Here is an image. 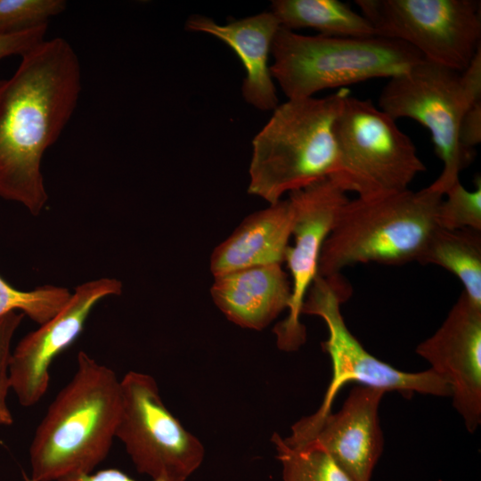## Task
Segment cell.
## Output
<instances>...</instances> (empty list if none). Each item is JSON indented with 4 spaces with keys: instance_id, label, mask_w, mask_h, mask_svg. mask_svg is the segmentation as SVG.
<instances>
[{
    "instance_id": "obj_1",
    "label": "cell",
    "mask_w": 481,
    "mask_h": 481,
    "mask_svg": "<svg viewBox=\"0 0 481 481\" xmlns=\"http://www.w3.org/2000/svg\"><path fill=\"white\" fill-rule=\"evenodd\" d=\"M80 91L78 58L64 38L45 39L21 56L0 91L1 198L36 216L45 208L42 159L68 124Z\"/></svg>"
},
{
    "instance_id": "obj_2",
    "label": "cell",
    "mask_w": 481,
    "mask_h": 481,
    "mask_svg": "<svg viewBox=\"0 0 481 481\" xmlns=\"http://www.w3.org/2000/svg\"><path fill=\"white\" fill-rule=\"evenodd\" d=\"M120 379L84 351L71 379L38 424L29 446L30 477L59 481L91 473L107 457L120 417Z\"/></svg>"
},
{
    "instance_id": "obj_3",
    "label": "cell",
    "mask_w": 481,
    "mask_h": 481,
    "mask_svg": "<svg viewBox=\"0 0 481 481\" xmlns=\"http://www.w3.org/2000/svg\"><path fill=\"white\" fill-rule=\"evenodd\" d=\"M346 87L325 97L288 99L252 141L248 192L271 204L338 169L334 125Z\"/></svg>"
},
{
    "instance_id": "obj_4",
    "label": "cell",
    "mask_w": 481,
    "mask_h": 481,
    "mask_svg": "<svg viewBox=\"0 0 481 481\" xmlns=\"http://www.w3.org/2000/svg\"><path fill=\"white\" fill-rule=\"evenodd\" d=\"M443 197L428 186L417 192L408 189L379 198L348 200L322 246L318 275H339L357 264L417 262L438 227Z\"/></svg>"
},
{
    "instance_id": "obj_5",
    "label": "cell",
    "mask_w": 481,
    "mask_h": 481,
    "mask_svg": "<svg viewBox=\"0 0 481 481\" xmlns=\"http://www.w3.org/2000/svg\"><path fill=\"white\" fill-rule=\"evenodd\" d=\"M270 66L288 99L313 97L330 88L402 75L424 61L409 45L379 36H305L280 27Z\"/></svg>"
},
{
    "instance_id": "obj_6",
    "label": "cell",
    "mask_w": 481,
    "mask_h": 481,
    "mask_svg": "<svg viewBox=\"0 0 481 481\" xmlns=\"http://www.w3.org/2000/svg\"><path fill=\"white\" fill-rule=\"evenodd\" d=\"M481 100V48L463 71L424 60L409 71L389 78L379 97V108L393 119L411 118L431 134L436 155L443 163L439 176L428 187L444 194L474 152L460 143L462 118Z\"/></svg>"
},
{
    "instance_id": "obj_7",
    "label": "cell",
    "mask_w": 481,
    "mask_h": 481,
    "mask_svg": "<svg viewBox=\"0 0 481 481\" xmlns=\"http://www.w3.org/2000/svg\"><path fill=\"white\" fill-rule=\"evenodd\" d=\"M370 100L348 94L334 125L338 169L331 178L347 193L374 199L409 189L426 170L412 139Z\"/></svg>"
},
{
    "instance_id": "obj_8",
    "label": "cell",
    "mask_w": 481,
    "mask_h": 481,
    "mask_svg": "<svg viewBox=\"0 0 481 481\" xmlns=\"http://www.w3.org/2000/svg\"><path fill=\"white\" fill-rule=\"evenodd\" d=\"M376 36L402 41L425 60L463 71L481 48L477 0H355Z\"/></svg>"
},
{
    "instance_id": "obj_9",
    "label": "cell",
    "mask_w": 481,
    "mask_h": 481,
    "mask_svg": "<svg viewBox=\"0 0 481 481\" xmlns=\"http://www.w3.org/2000/svg\"><path fill=\"white\" fill-rule=\"evenodd\" d=\"M122 406L115 437L138 473L151 479H186L205 457V448L166 407L155 379L129 371L120 379Z\"/></svg>"
},
{
    "instance_id": "obj_10",
    "label": "cell",
    "mask_w": 481,
    "mask_h": 481,
    "mask_svg": "<svg viewBox=\"0 0 481 481\" xmlns=\"http://www.w3.org/2000/svg\"><path fill=\"white\" fill-rule=\"evenodd\" d=\"M348 298V285L340 274L317 275L302 306V314L322 318L329 332L322 347L331 360L332 378L317 412L331 411L338 392L350 381L385 393L396 391L406 398L414 393L451 396L449 386L431 369L420 372L403 371L367 352L348 330L341 314V304Z\"/></svg>"
},
{
    "instance_id": "obj_11",
    "label": "cell",
    "mask_w": 481,
    "mask_h": 481,
    "mask_svg": "<svg viewBox=\"0 0 481 481\" xmlns=\"http://www.w3.org/2000/svg\"><path fill=\"white\" fill-rule=\"evenodd\" d=\"M348 200L331 177L289 192L294 245L289 246L284 262L290 272L291 296L287 317L273 329L281 350H297L306 341V328L300 322L302 306L318 275L322 246Z\"/></svg>"
},
{
    "instance_id": "obj_12",
    "label": "cell",
    "mask_w": 481,
    "mask_h": 481,
    "mask_svg": "<svg viewBox=\"0 0 481 481\" xmlns=\"http://www.w3.org/2000/svg\"><path fill=\"white\" fill-rule=\"evenodd\" d=\"M385 392L358 385L339 411L306 416L283 438L290 446L311 445L326 452L353 481H371L383 451L379 407Z\"/></svg>"
},
{
    "instance_id": "obj_13",
    "label": "cell",
    "mask_w": 481,
    "mask_h": 481,
    "mask_svg": "<svg viewBox=\"0 0 481 481\" xmlns=\"http://www.w3.org/2000/svg\"><path fill=\"white\" fill-rule=\"evenodd\" d=\"M121 291L122 283L114 278L80 284L54 316L20 339L11 353L9 379L22 406H34L45 395L52 363L77 338L94 306Z\"/></svg>"
},
{
    "instance_id": "obj_14",
    "label": "cell",
    "mask_w": 481,
    "mask_h": 481,
    "mask_svg": "<svg viewBox=\"0 0 481 481\" xmlns=\"http://www.w3.org/2000/svg\"><path fill=\"white\" fill-rule=\"evenodd\" d=\"M416 353L451 389L452 404L466 428L481 422V306L462 291L442 325Z\"/></svg>"
},
{
    "instance_id": "obj_15",
    "label": "cell",
    "mask_w": 481,
    "mask_h": 481,
    "mask_svg": "<svg viewBox=\"0 0 481 481\" xmlns=\"http://www.w3.org/2000/svg\"><path fill=\"white\" fill-rule=\"evenodd\" d=\"M280 27L272 12L224 25L200 15L192 16L186 22L187 29L216 37L238 55L246 70L243 97L248 103L261 110H274L279 105L268 61Z\"/></svg>"
},
{
    "instance_id": "obj_16",
    "label": "cell",
    "mask_w": 481,
    "mask_h": 481,
    "mask_svg": "<svg viewBox=\"0 0 481 481\" xmlns=\"http://www.w3.org/2000/svg\"><path fill=\"white\" fill-rule=\"evenodd\" d=\"M212 299L232 322L261 330L289 308L291 285L281 265L245 268L214 277Z\"/></svg>"
},
{
    "instance_id": "obj_17",
    "label": "cell",
    "mask_w": 481,
    "mask_h": 481,
    "mask_svg": "<svg viewBox=\"0 0 481 481\" xmlns=\"http://www.w3.org/2000/svg\"><path fill=\"white\" fill-rule=\"evenodd\" d=\"M293 219L289 199L246 217L212 252L214 277L254 266L281 265L292 235Z\"/></svg>"
},
{
    "instance_id": "obj_18",
    "label": "cell",
    "mask_w": 481,
    "mask_h": 481,
    "mask_svg": "<svg viewBox=\"0 0 481 481\" xmlns=\"http://www.w3.org/2000/svg\"><path fill=\"white\" fill-rule=\"evenodd\" d=\"M271 12L280 26L289 30L313 29L327 37L376 36L363 15L338 0H276Z\"/></svg>"
},
{
    "instance_id": "obj_19",
    "label": "cell",
    "mask_w": 481,
    "mask_h": 481,
    "mask_svg": "<svg viewBox=\"0 0 481 481\" xmlns=\"http://www.w3.org/2000/svg\"><path fill=\"white\" fill-rule=\"evenodd\" d=\"M417 262L435 265L454 274L463 292L481 306V232L437 227L430 235Z\"/></svg>"
},
{
    "instance_id": "obj_20",
    "label": "cell",
    "mask_w": 481,
    "mask_h": 481,
    "mask_svg": "<svg viewBox=\"0 0 481 481\" xmlns=\"http://www.w3.org/2000/svg\"><path fill=\"white\" fill-rule=\"evenodd\" d=\"M277 458L282 466L283 481H353L323 450L311 446H290L277 433L273 436Z\"/></svg>"
},
{
    "instance_id": "obj_21",
    "label": "cell",
    "mask_w": 481,
    "mask_h": 481,
    "mask_svg": "<svg viewBox=\"0 0 481 481\" xmlns=\"http://www.w3.org/2000/svg\"><path fill=\"white\" fill-rule=\"evenodd\" d=\"M70 296L66 288L52 285L20 290L0 276V316L10 312H20L40 325L54 316Z\"/></svg>"
},
{
    "instance_id": "obj_22",
    "label": "cell",
    "mask_w": 481,
    "mask_h": 481,
    "mask_svg": "<svg viewBox=\"0 0 481 481\" xmlns=\"http://www.w3.org/2000/svg\"><path fill=\"white\" fill-rule=\"evenodd\" d=\"M67 6L63 0H0V36L48 26Z\"/></svg>"
},
{
    "instance_id": "obj_23",
    "label": "cell",
    "mask_w": 481,
    "mask_h": 481,
    "mask_svg": "<svg viewBox=\"0 0 481 481\" xmlns=\"http://www.w3.org/2000/svg\"><path fill=\"white\" fill-rule=\"evenodd\" d=\"M437 225L445 230L472 229L481 232V181H476L473 191L461 182L455 183L444 194L437 211Z\"/></svg>"
},
{
    "instance_id": "obj_24",
    "label": "cell",
    "mask_w": 481,
    "mask_h": 481,
    "mask_svg": "<svg viewBox=\"0 0 481 481\" xmlns=\"http://www.w3.org/2000/svg\"><path fill=\"white\" fill-rule=\"evenodd\" d=\"M23 315L20 312H10L0 316V425L4 426H10L13 422L6 402L8 391L11 389L9 360L12 340Z\"/></svg>"
},
{
    "instance_id": "obj_25",
    "label": "cell",
    "mask_w": 481,
    "mask_h": 481,
    "mask_svg": "<svg viewBox=\"0 0 481 481\" xmlns=\"http://www.w3.org/2000/svg\"><path fill=\"white\" fill-rule=\"evenodd\" d=\"M47 26L27 32L0 36V60L11 55L20 57L42 43L45 38Z\"/></svg>"
},
{
    "instance_id": "obj_26",
    "label": "cell",
    "mask_w": 481,
    "mask_h": 481,
    "mask_svg": "<svg viewBox=\"0 0 481 481\" xmlns=\"http://www.w3.org/2000/svg\"><path fill=\"white\" fill-rule=\"evenodd\" d=\"M461 145L468 151L474 152V148L481 142V100L475 102L465 112L459 132Z\"/></svg>"
},
{
    "instance_id": "obj_27",
    "label": "cell",
    "mask_w": 481,
    "mask_h": 481,
    "mask_svg": "<svg viewBox=\"0 0 481 481\" xmlns=\"http://www.w3.org/2000/svg\"><path fill=\"white\" fill-rule=\"evenodd\" d=\"M59 481H136L118 469H106L95 473L77 474L66 477ZM150 481H185L180 478L163 477Z\"/></svg>"
},
{
    "instance_id": "obj_28",
    "label": "cell",
    "mask_w": 481,
    "mask_h": 481,
    "mask_svg": "<svg viewBox=\"0 0 481 481\" xmlns=\"http://www.w3.org/2000/svg\"><path fill=\"white\" fill-rule=\"evenodd\" d=\"M23 481H34L27 473L22 472Z\"/></svg>"
},
{
    "instance_id": "obj_29",
    "label": "cell",
    "mask_w": 481,
    "mask_h": 481,
    "mask_svg": "<svg viewBox=\"0 0 481 481\" xmlns=\"http://www.w3.org/2000/svg\"><path fill=\"white\" fill-rule=\"evenodd\" d=\"M3 82H4V80H0V91H1V88H2V86H3Z\"/></svg>"
}]
</instances>
